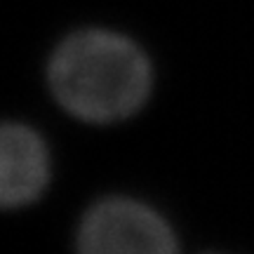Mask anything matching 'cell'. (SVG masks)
Segmentation results:
<instances>
[{"label":"cell","mask_w":254,"mask_h":254,"mask_svg":"<svg viewBox=\"0 0 254 254\" xmlns=\"http://www.w3.org/2000/svg\"><path fill=\"white\" fill-rule=\"evenodd\" d=\"M75 245L85 254H170L179 243L158 209L141 200L113 195L82 214Z\"/></svg>","instance_id":"cell-2"},{"label":"cell","mask_w":254,"mask_h":254,"mask_svg":"<svg viewBox=\"0 0 254 254\" xmlns=\"http://www.w3.org/2000/svg\"><path fill=\"white\" fill-rule=\"evenodd\" d=\"M50 151L33 127L0 123V209L36 202L50 184Z\"/></svg>","instance_id":"cell-3"},{"label":"cell","mask_w":254,"mask_h":254,"mask_svg":"<svg viewBox=\"0 0 254 254\" xmlns=\"http://www.w3.org/2000/svg\"><path fill=\"white\" fill-rule=\"evenodd\" d=\"M47 80L73 118L111 125L134 116L153 87V68L141 47L109 28H85L64 38L50 57Z\"/></svg>","instance_id":"cell-1"}]
</instances>
